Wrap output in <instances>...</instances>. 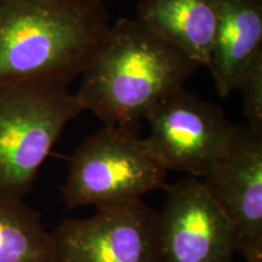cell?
<instances>
[{
    "mask_svg": "<svg viewBox=\"0 0 262 262\" xmlns=\"http://www.w3.org/2000/svg\"><path fill=\"white\" fill-rule=\"evenodd\" d=\"M219 19L208 70L220 97H228L262 54V0H217Z\"/></svg>",
    "mask_w": 262,
    "mask_h": 262,
    "instance_id": "cell-9",
    "label": "cell"
},
{
    "mask_svg": "<svg viewBox=\"0 0 262 262\" xmlns=\"http://www.w3.org/2000/svg\"><path fill=\"white\" fill-rule=\"evenodd\" d=\"M237 90L243 97V114L247 127L262 134V54L249 66Z\"/></svg>",
    "mask_w": 262,
    "mask_h": 262,
    "instance_id": "cell-12",
    "label": "cell"
},
{
    "mask_svg": "<svg viewBox=\"0 0 262 262\" xmlns=\"http://www.w3.org/2000/svg\"><path fill=\"white\" fill-rule=\"evenodd\" d=\"M147 145L168 171L204 178L224 158L237 126L217 104L185 88L172 91L146 114Z\"/></svg>",
    "mask_w": 262,
    "mask_h": 262,
    "instance_id": "cell-5",
    "label": "cell"
},
{
    "mask_svg": "<svg viewBox=\"0 0 262 262\" xmlns=\"http://www.w3.org/2000/svg\"><path fill=\"white\" fill-rule=\"evenodd\" d=\"M0 262H54L51 232L24 201L0 198Z\"/></svg>",
    "mask_w": 262,
    "mask_h": 262,
    "instance_id": "cell-11",
    "label": "cell"
},
{
    "mask_svg": "<svg viewBox=\"0 0 262 262\" xmlns=\"http://www.w3.org/2000/svg\"><path fill=\"white\" fill-rule=\"evenodd\" d=\"M199 67L139 19L120 18L81 72L75 96L104 125L137 131L150 108L182 88Z\"/></svg>",
    "mask_w": 262,
    "mask_h": 262,
    "instance_id": "cell-1",
    "label": "cell"
},
{
    "mask_svg": "<svg viewBox=\"0 0 262 262\" xmlns=\"http://www.w3.org/2000/svg\"><path fill=\"white\" fill-rule=\"evenodd\" d=\"M158 212L163 262H232V226L203 182L193 176L166 185Z\"/></svg>",
    "mask_w": 262,
    "mask_h": 262,
    "instance_id": "cell-7",
    "label": "cell"
},
{
    "mask_svg": "<svg viewBox=\"0 0 262 262\" xmlns=\"http://www.w3.org/2000/svg\"><path fill=\"white\" fill-rule=\"evenodd\" d=\"M51 235L54 262H163L158 211L142 201L64 219Z\"/></svg>",
    "mask_w": 262,
    "mask_h": 262,
    "instance_id": "cell-6",
    "label": "cell"
},
{
    "mask_svg": "<svg viewBox=\"0 0 262 262\" xmlns=\"http://www.w3.org/2000/svg\"><path fill=\"white\" fill-rule=\"evenodd\" d=\"M81 112L64 84L0 83V198L24 201L66 126Z\"/></svg>",
    "mask_w": 262,
    "mask_h": 262,
    "instance_id": "cell-3",
    "label": "cell"
},
{
    "mask_svg": "<svg viewBox=\"0 0 262 262\" xmlns=\"http://www.w3.org/2000/svg\"><path fill=\"white\" fill-rule=\"evenodd\" d=\"M232 226L245 262H262V134L237 126L224 158L202 180Z\"/></svg>",
    "mask_w": 262,
    "mask_h": 262,
    "instance_id": "cell-8",
    "label": "cell"
},
{
    "mask_svg": "<svg viewBox=\"0 0 262 262\" xmlns=\"http://www.w3.org/2000/svg\"><path fill=\"white\" fill-rule=\"evenodd\" d=\"M166 178L168 170L137 131L103 125L75 148L61 192L66 208L102 210L164 189Z\"/></svg>",
    "mask_w": 262,
    "mask_h": 262,
    "instance_id": "cell-4",
    "label": "cell"
},
{
    "mask_svg": "<svg viewBox=\"0 0 262 262\" xmlns=\"http://www.w3.org/2000/svg\"><path fill=\"white\" fill-rule=\"evenodd\" d=\"M111 25L103 0H0V83L68 86Z\"/></svg>",
    "mask_w": 262,
    "mask_h": 262,
    "instance_id": "cell-2",
    "label": "cell"
},
{
    "mask_svg": "<svg viewBox=\"0 0 262 262\" xmlns=\"http://www.w3.org/2000/svg\"><path fill=\"white\" fill-rule=\"evenodd\" d=\"M135 18L201 67H208L217 27V0H140Z\"/></svg>",
    "mask_w": 262,
    "mask_h": 262,
    "instance_id": "cell-10",
    "label": "cell"
}]
</instances>
